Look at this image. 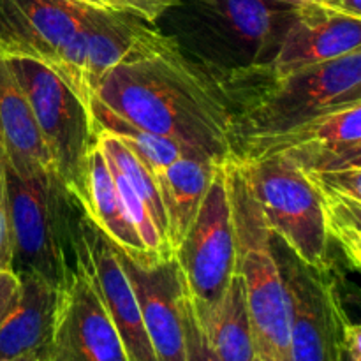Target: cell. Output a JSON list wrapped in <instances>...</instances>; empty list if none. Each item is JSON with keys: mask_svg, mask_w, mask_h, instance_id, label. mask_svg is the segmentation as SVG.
Segmentation results:
<instances>
[{"mask_svg": "<svg viewBox=\"0 0 361 361\" xmlns=\"http://www.w3.org/2000/svg\"><path fill=\"white\" fill-rule=\"evenodd\" d=\"M92 99L192 157H233V113L222 85L194 67L168 35L116 63Z\"/></svg>", "mask_w": 361, "mask_h": 361, "instance_id": "obj_1", "label": "cell"}, {"mask_svg": "<svg viewBox=\"0 0 361 361\" xmlns=\"http://www.w3.org/2000/svg\"><path fill=\"white\" fill-rule=\"evenodd\" d=\"M222 166L235 226V274L245 289L256 356L263 361H293L291 307L274 250V235L243 162L231 157Z\"/></svg>", "mask_w": 361, "mask_h": 361, "instance_id": "obj_2", "label": "cell"}, {"mask_svg": "<svg viewBox=\"0 0 361 361\" xmlns=\"http://www.w3.org/2000/svg\"><path fill=\"white\" fill-rule=\"evenodd\" d=\"M4 176L11 271L35 274L63 289L76 268V219L81 204L55 171L20 176L4 159Z\"/></svg>", "mask_w": 361, "mask_h": 361, "instance_id": "obj_3", "label": "cell"}, {"mask_svg": "<svg viewBox=\"0 0 361 361\" xmlns=\"http://www.w3.org/2000/svg\"><path fill=\"white\" fill-rule=\"evenodd\" d=\"M226 94L233 113V148L243 140L284 130L330 109L361 102V51L284 78Z\"/></svg>", "mask_w": 361, "mask_h": 361, "instance_id": "obj_4", "label": "cell"}, {"mask_svg": "<svg viewBox=\"0 0 361 361\" xmlns=\"http://www.w3.org/2000/svg\"><path fill=\"white\" fill-rule=\"evenodd\" d=\"M242 162L271 235L307 267H330L323 203L302 168L284 155Z\"/></svg>", "mask_w": 361, "mask_h": 361, "instance_id": "obj_5", "label": "cell"}, {"mask_svg": "<svg viewBox=\"0 0 361 361\" xmlns=\"http://www.w3.org/2000/svg\"><path fill=\"white\" fill-rule=\"evenodd\" d=\"M6 62L27 95L56 176L80 200L88 152L95 141L88 109L46 63L34 59H6Z\"/></svg>", "mask_w": 361, "mask_h": 361, "instance_id": "obj_6", "label": "cell"}, {"mask_svg": "<svg viewBox=\"0 0 361 361\" xmlns=\"http://www.w3.org/2000/svg\"><path fill=\"white\" fill-rule=\"evenodd\" d=\"M173 257L192 305L200 310L212 309L224 295L236 261L235 226L222 162Z\"/></svg>", "mask_w": 361, "mask_h": 361, "instance_id": "obj_7", "label": "cell"}, {"mask_svg": "<svg viewBox=\"0 0 361 361\" xmlns=\"http://www.w3.org/2000/svg\"><path fill=\"white\" fill-rule=\"evenodd\" d=\"M284 155L303 171L348 168L361 164V102L330 109L274 134L243 140L233 157L254 161Z\"/></svg>", "mask_w": 361, "mask_h": 361, "instance_id": "obj_8", "label": "cell"}, {"mask_svg": "<svg viewBox=\"0 0 361 361\" xmlns=\"http://www.w3.org/2000/svg\"><path fill=\"white\" fill-rule=\"evenodd\" d=\"M284 277L291 307L293 361H338L349 317L341 298L334 267L310 268L288 249Z\"/></svg>", "mask_w": 361, "mask_h": 361, "instance_id": "obj_9", "label": "cell"}, {"mask_svg": "<svg viewBox=\"0 0 361 361\" xmlns=\"http://www.w3.org/2000/svg\"><path fill=\"white\" fill-rule=\"evenodd\" d=\"M76 252L122 341L129 361H157L140 305L111 240L81 208L76 219Z\"/></svg>", "mask_w": 361, "mask_h": 361, "instance_id": "obj_10", "label": "cell"}, {"mask_svg": "<svg viewBox=\"0 0 361 361\" xmlns=\"http://www.w3.org/2000/svg\"><path fill=\"white\" fill-rule=\"evenodd\" d=\"M44 361H129L78 252L76 268L60 293L55 334Z\"/></svg>", "mask_w": 361, "mask_h": 361, "instance_id": "obj_11", "label": "cell"}, {"mask_svg": "<svg viewBox=\"0 0 361 361\" xmlns=\"http://www.w3.org/2000/svg\"><path fill=\"white\" fill-rule=\"evenodd\" d=\"M87 7L73 0H0V59H34L56 71Z\"/></svg>", "mask_w": 361, "mask_h": 361, "instance_id": "obj_12", "label": "cell"}, {"mask_svg": "<svg viewBox=\"0 0 361 361\" xmlns=\"http://www.w3.org/2000/svg\"><path fill=\"white\" fill-rule=\"evenodd\" d=\"M115 245V243H113ZM140 305L157 361H185L182 324L183 282L175 257L145 259L115 245Z\"/></svg>", "mask_w": 361, "mask_h": 361, "instance_id": "obj_13", "label": "cell"}, {"mask_svg": "<svg viewBox=\"0 0 361 361\" xmlns=\"http://www.w3.org/2000/svg\"><path fill=\"white\" fill-rule=\"evenodd\" d=\"M353 51H361V18L342 14L324 4L293 7L271 60L270 76L284 78Z\"/></svg>", "mask_w": 361, "mask_h": 361, "instance_id": "obj_14", "label": "cell"}, {"mask_svg": "<svg viewBox=\"0 0 361 361\" xmlns=\"http://www.w3.org/2000/svg\"><path fill=\"white\" fill-rule=\"evenodd\" d=\"M18 279L16 305L0 324V361H44L55 334L62 289L35 274Z\"/></svg>", "mask_w": 361, "mask_h": 361, "instance_id": "obj_15", "label": "cell"}, {"mask_svg": "<svg viewBox=\"0 0 361 361\" xmlns=\"http://www.w3.org/2000/svg\"><path fill=\"white\" fill-rule=\"evenodd\" d=\"M87 66L85 78L90 95L99 81L122 60L136 51L159 44L166 35L152 28L148 21L127 11L87 7Z\"/></svg>", "mask_w": 361, "mask_h": 361, "instance_id": "obj_16", "label": "cell"}, {"mask_svg": "<svg viewBox=\"0 0 361 361\" xmlns=\"http://www.w3.org/2000/svg\"><path fill=\"white\" fill-rule=\"evenodd\" d=\"M0 147L7 166L20 176L55 171L28 99L0 59Z\"/></svg>", "mask_w": 361, "mask_h": 361, "instance_id": "obj_17", "label": "cell"}, {"mask_svg": "<svg viewBox=\"0 0 361 361\" xmlns=\"http://www.w3.org/2000/svg\"><path fill=\"white\" fill-rule=\"evenodd\" d=\"M303 173L321 197L328 236L342 250L349 267L358 271L361 267V164Z\"/></svg>", "mask_w": 361, "mask_h": 361, "instance_id": "obj_18", "label": "cell"}, {"mask_svg": "<svg viewBox=\"0 0 361 361\" xmlns=\"http://www.w3.org/2000/svg\"><path fill=\"white\" fill-rule=\"evenodd\" d=\"M78 203L81 204L87 217L123 252L134 257L159 259L148 254L143 240L126 215L111 169L108 168V162L95 141L88 152L83 192Z\"/></svg>", "mask_w": 361, "mask_h": 361, "instance_id": "obj_19", "label": "cell"}, {"mask_svg": "<svg viewBox=\"0 0 361 361\" xmlns=\"http://www.w3.org/2000/svg\"><path fill=\"white\" fill-rule=\"evenodd\" d=\"M214 159L182 155L155 178L166 215V238L169 252L176 250L192 226L217 166Z\"/></svg>", "mask_w": 361, "mask_h": 361, "instance_id": "obj_20", "label": "cell"}, {"mask_svg": "<svg viewBox=\"0 0 361 361\" xmlns=\"http://www.w3.org/2000/svg\"><path fill=\"white\" fill-rule=\"evenodd\" d=\"M194 312L222 361H252L256 358L245 289L238 274H233L224 295L212 309L200 310L194 307Z\"/></svg>", "mask_w": 361, "mask_h": 361, "instance_id": "obj_21", "label": "cell"}, {"mask_svg": "<svg viewBox=\"0 0 361 361\" xmlns=\"http://www.w3.org/2000/svg\"><path fill=\"white\" fill-rule=\"evenodd\" d=\"M88 115H90L92 129L94 134L97 130H104L115 136L122 145L129 148L130 154L152 173L154 178L168 169L171 162L180 159L182 155H189L178 143L173 140L159 134L145 130L141 127L134 126V123L127 122L126 118L113 113L111 109L106 108L99 101L92 99L90 108H88Z\"/></svg>", "mask_w": 361, "mask_h": 361, "instance_id": "obj_22", "label": "cell"}, {"mask_svg": "<svg viewBox=\"0 0 361 361\" xmlns=\"http://www.w3.org/2000/svg\"><path fill=\"white\" fill-rule=\"evenodd\" d=\"M219 4L222 16L233 30L247 42L264 46L270 42L275 27L274 0H207Z\"/></svg>", "mask_w": 361, "mask_h": 361, "instance_id": "obj_23", "label": "cell"}, {"mask_svg": "<svg viewBox=\"0 0 361 361\" xmlns=\"http://www.w3.org/2000/svg\"><path fill=\"white\" fill-rule=\"evenodd\" d=\"M182 324L185 342V361H222L212 348L203 326L194 312L189 293L183 288L182 295Z\"/></svg>", "mask_w": 361, "mask_h": 361, "instance_id": "obj_24", "label": "cell"}, {"mask_svg": "<svg viewBox=\"0 0 361 361\" xmlns=\"http://www.w3.org/2000/svg\"><path fill=\"white\" fill-rule=\"evenodd\" d=\"M118 2L123 11L136 14L148 23H154L166 11L178 6L182 0H118Z\"/></svg>", "mask_w": 361, "mask_h": 361, "instance_id": "obj_25", "label": "cell"}, {"mask_svg": "<svg viewBox=\"0 0 361 361\" xmlns=\"http://www.w3.org/2000/svg\"><path fill=\"white\" fill-rule=\"evenodd\" d=\"M9 264H11V238H9V221H7V204H6L4 155H2V147H0V270H7Z\"/></svg>", "mask_w": 361, "mask_h": 361, "instance_id": "obj_26", "label": "cell"}, {"mask_svg": "<svg viewBox=\"0 0 361 361\" xmlns=\"http://www.w3.org/2000/svg\"><path fill=\"white\" fill-rule=\"evenodd\" d=\"M20 295V279L14 271L0 270V324L4 323Z\"/></svg>", "mask_w": 361, "mask_h": 361, "instance_id": "obj_27", "label": "cell"}, {"mask_svg": "<svg viewBox=\"0 0 361 361\" xmlns=\"http://www.w3.org/2000/svg\"><path fill=\"white\" fill-rule=\"evenodd\" d=\"M338 361H361V328L348 321L338 348Z\"/></svg>", "mask_w": 361, "mask_h": 361, "instance_id": "obj_28", "label": "cell"}, {"mask_svg": "<svg viewBox=\"0 0 361 361\" xmlns=\"http://www.w3.org/2000/svg\"><path fill=\"white\" fill-rule=\"evenodd\" d=\"M324 6L353 18H361V0H326Z\"/></svg>", "mask_w": 361, "mask_h": 361, "instance_id": "obj_29", "label": "cell"}, {"mask_svg": "<svg viewBox=\"0 0 361 361\" xmlns=\"http://www.w3.org/2000/svg\"><path fill=\"white\" fill-rule=\"evenodd\" d=\"M73 2L85 4V6H90V7H97V9L123 11V7L120 6L118 0H73Z\"/></svg>", "mask_w": 361, "mask_h": 361, "instance_id": "obj_30", "label": "cell"}, {"mask_svg": "<svg viewBox=\"0 0 361 361\" xmlns=\"http://www.w3.org/2000/svg\"><path fill=\"white\" fill-rule=\"evenodd\" d=\"M274 2L286 4V6H291V7H300V6H307V4H324L326 0H274Z\"/></svg>", "mask_w": 361, "mask_h": 361, "instance_id": "obj_31", "label": "cell"}, {"mask_svg": "<svg viewBox=\"0 0 361 361\" xmlns=\"http://www.w3.org/2000/svg\"><path fill=\"white\" fill-rule=\"evenodd\" d=\"M252 361H263V360H261V358H257V356H256V358H254Z\"/></svg>", "mask_w": 361, "mask_h": 361, "instance_id": "obj_32", "label": "cell"}]
</instances>
